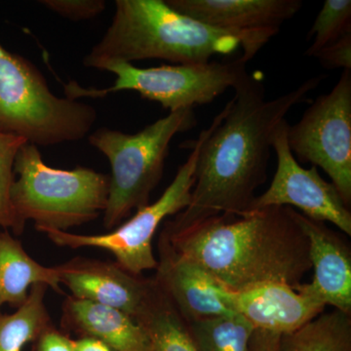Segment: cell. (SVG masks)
Instances as JSON below:
<instances>
[{
  "label": "cell",
  "mask_w": 351,
  "mask_h": 351,
  "mask_svg": "<svg viewBox=\"0 0 351 351\" xmlns=\"http://www.w3.org/2000/svg\"><path fill=\"white\" fill-rule=\"evenodd\" d=\"M323 80L324 75L314 76L265 100L263 73L248 71L201 145L191 203L165 226L180 228L213 215L249 212L256 191L267 181L277 129L293 108L309 101Z\"/></svg>",
  "instance_id": "cell-1"
},
{
  "label": "cell",
  "mask_w": 351,
  "mask_h": 351,
  "mask_svg": "<svg viewBox=\"0 0 351 351\" xmlns=\"http://www.w3.org/2000/svg\"><path fill=\"white\" fill-rule=\"evenodd\" d=\"M294 209L269 207L218 214L162 233L180 255L237 292L257 284L297 286L311 270L308 241Z\"/></svg>",
  "instance_id": "cell-2"
},
{
  "label": "cell",
  "mask_w": 351,
  "mask_h": 351,
  "mask_svg": "<svg viewBox=\"0 0 351 351\" xmlns=\"http://www.w3.org/2000/svg\"><path fill=\"white\" fill-rule=\"evenodd\" d=\"M112 24L83 60L86 68L99 69L108 61L133 63L165 60L176 64L210 62L241 48L248 63L277 29L223 31L191 19L171 8L165 0H117Z\"/></svg>",
  "instance_id": "cell-3"
},
{
  "label": "cell",
  "mask_w": 351,
  "mask_h": 351,
  "mask_svg": "<svg viewBox=\"0 0 351 351\" xmlns=\"http://www.w3.org/2000/svg\"><path fill=\"white\" fill-rule=\"evenodd\" d=\"M11 189L14 211L22 223L34 221L36 230L69 232L93 221L107 208L110 176L91 168L58 169L44 162L36 145H22Z\"/></svg>",
  "instance_id": "cell-4"
},
{
  "label": "cell",
  "mask_w": 351,
  "mask_h": 351,
  "mask_svg": "<svg viewBox=\"0 0 351 351\" xmlns=\"http://www.w3.org/2000/svg\"><path fill=\"white\" fill-rule=\"evenodd\" d=\"M97 119L96 108L56 96L32 62L0 43V133L51 147L88 137Z\"/></svg>",
  "instance_id": "cell-5"
},
{
  "label": "cell",
  "mask_w": 351,
  "mask_h": 351,
  "mask_svg": "<svg viewBox=\"0 0 351 351\" xmlns=\"http://www.w3.org/2000/svg\"><path fill=\"white\" fill-rule=\"evenodd\" d=\"M197 124L191 108L171 112L137 134L101 127L88 135V142L110 162V191L103 223L112 230L134 210L147 206L162 178L170 144L177 134Z\"/></svg>",
  "instance_id": "cell-6"
},
{
  "label": "cell",
  "mask_w": 351,
  "mask_h": 351,
  "mask_svg": "<svg viewBox=\"0 0 351 351\" xmlns=\"http://www.w3.org/2000/svg\"><path fill=\"white\" fill-rule=\"evenodd\" d=\"M241 57L232 62H208L197 64H162L141 69L121 61L101 64L100 71L114 73V84L106 89L80 86L77 82L64 85V94L71 100L104 98L121 91H135L143 99L156 101L169 112L207 105L234 88L247 73Z\"/></svg>",
  "instance_id": "cell-7"
},
{
  "label": "cell",
  "mask_w": 351,
  "mask_h": 351,
  "mask_svg": "<svg viewBox=\"0 0 351 351\" xmlns=\"http://www.w3.org/2000/svg\"><path fill=\"white\" fill-rule=\"evenodd\" d=\"M210 131L211 125L201 132L195 141L182 144L191 152L186 162L180 166L169 186L158 199L140 208L125 223L103 234H77L53 230L40 232L45 233L50 241L63 248H97L110 252L114 256L115 263L134 276L156 269L157 258L152 240L166 218L179 214L191 203L198 154Z\"/></svg>",
  "instance_id": "cell-8"
},
{
  "label": "cell",
  "mask_w": 351,
  "mask_h": 351,
  "mask_svg": "<svg viewBox=\"0 0 351 351\" xmlns=\"http://www.w3.org/2000/svg\"><path fill=\"white\" fill-rule=\"evenodd\" d=\"M288 145L301 162L320 167L332 180L346 206L351 205V69L321 95L288 127Z\"/></svg>",
  "instance_id": "cell-9"
},
{
  "label": "cell",
  "mask_w": 351,
  "mask_h": 351,
  "mask_svg": "<svg viewBox=\"0 0 351 351\" xmlns=\"http://www.w3.org/2000/svg\"><path fill=\"white\" fill-rule=\"evenodd\" d=\"M288 127L285 119L277 129L272 144L277 158L274 179L263 195L256 196L249 211L295 207L307 218L331 223L350 237V208L346 206L336 186L321 177L315 166L306 169L295 160L288 145Z\"/></svg>",
  "instance_id": "cell-10"
},
{
  "label": "cell",
  "mask_w": 351,
  "mask_h": 351,
  "mask_svg": "<svg viewBox=\"0 0 351 351\" xmlns=\"http://www.w3.org/2000/svg\"><path fill=\"white\" fill-rule=\"evenodd\" d=\"M158 249L154 280L186 323L235 314L232 291L199 265L177 253L162 232Z\"/></svg>",
  "instance_id": "cell-11"
},
{
  "label": "cell",
  "mask_w": 351,
  "mask_h": 351,
  "mask_svg": "<svg viewBox=\"0 0 351 351\" xmlns=\"http://www.w3.org/2000/svg\"><path fill=\"white\" fill-rule=\"evenodd\" d=\"M60 283L75 299L119 309L137 319L156 288L154 278L134 276L117 263L75 258L57 265Z\"/></svg>",
  "instance_id": "cell-12"
},
{
  "label": "cell",
  "mask_w": 351,
  "mask_h": 351,
  "mask_svg": "<svg viewBox=\"0 0 351 351\" xmlns=\"http://www.w3.org/2000/svg\"><path fill=\"white\" fill-rule=\"evenodd\" d=\"M293 214L308 241L309 260L313 270L311 282L295 287L325 306L351 314L350 246L326 223L307 218L295 209Z\"/></svg>",
  "instance_id": "cell-13"
},
{
  "label": "cell",
  "mask_w": 351,
  "mask_h": 351,
  "mask_svg": "<svg viewBox=\"0 0 351 351\" xmlns=\"http://www.w3.org/2000/svg\"><path fill=\"white\" fill-rule=\"evenodd\" d=\"M232 302L234 313L255 330L279 336L295 331L326 308L295 286L276 281L232 291Z\"/></svg>",
  "instance_id": "cell-14"
},
{
  "label": "cell",
  "mask_w": 351,
  "mask_h": 351,
  "mask_svg": "<svg viewBox=\"0 0 351 351\" xmlns=\"http://www.w3.org/2000/svg\"><path fill=\"white\" fill-rule=\"evenodd\" d=\"M177 12L202 24L232 32L277 29L292 19L302 0H165Z\"/></svg>",
  "instance_id": "cell-15"
},
{
  "label": "cell",
  "mask_w": 351,
  "mask_h": 351,
  "mask_svg": "<svg viewBox=\"0 0 351 351\" xmlns=\"http://www.w3.org/2000/svg\"><path fill=\"white\" fill-rule=\"evenodd\" d=\"M61 325L64 332L100 339L117 351H147L144 329L114 307L69 295L62 307Z\"/></svg>",
  "instance_id": "cell-16"
},
{
  "label": "cell",
  "mask_w": 351,
  "mask_h": 351,
  "mask_svg": "<svg viewBox=\"0 0 351 351\" xmlns=\"http://www.w3.org/2000/svg\"><path fill=\"white\" fill-rule=\"evenodd\" d=\"M36 284H45L62 293L56 267L39 263L27 254L19 240L0 228V309L4 304L19 308Z\"/></svg>",
  "instance_id": "cell-17"
},
{
  "label": "cell",
  "mask_w": 351,
  "mask_h": 351,
  "mask_svg": "<svg viewBox=\"0 0 351 351\" xmlns=\"http://www.w3.org/2000/svg\"><path fill=\"white\" fill-rule=\"evenodd\" d=\"M136 321L147 336V351H200L188 323L157 283L151 301Z\"/></svg>",
  "instance_id": "cell-18"
},
{
  "label": "cell",
  "mask_w": 351,
  "mask_h": 351,
  "mask_svg": "<svg viewBox=\"0 0 351 351\" xmlns=\"http://www.w3.org/2000/svg\"><path fill=\"white\" fill-rule=\"evenodd\" d=\"M278 351H351V314L323 311L279 338Z\"/></svg>",
  "instance_id": "cell-19"
},
{
  "label": "cell",
  "mask_w": 351,
  "mask_h": 351,
  "mask_svg": "<svg viewBox=\"0 0 351 351\" xmlns=\"http://www.w3.org/2000/svg\"><path fill=\"white\" fill-rule=\"evenodd\" d=\"M48 288L45 284L32 286L27 301L15 313L0 314V351H22L53 324L44 302Z\"/></svg>",
  "instance_id": "cell-20"
},
{
  "label": "cell",
  "mask_w": 351,
  "mask_h": 351,
  "mask_svg": "<svg viewBox=\"0 0 351 351\" xmlns=\"http://www.w3.org/2000/svg\"><path fill=\"white\" fill-rule=\"evenodd\" d=\"M200 351H252L255 328L239 314L188 323Z\"/></svg>",
  "instance_id": "cell-21"
},
{
  "label": "cell",
  "mask_w": 351,
  "mask_h": 351,
  "mask_svg": "<svg viewBox=\"0 0 351 351\" xmlns=\"http://www.w3.org/2000/svg\"><path fill=\"white\" fill-rule=\"evenodd\" d=\"M348 34H351L350 0H326L307 34V39L313 43L306 51V56L313 57Z\"/></svg>",
  "instance_id": "cell-22"
},
{
  "label": "cell",
  "mask_w": 351,
  "mask_h": 351,
  "mask_svg": "<svg viewBox=\"0 0 351 351\" xmlns=\"http://www.w3.org/2000/svg\"><path fill=\"white\" fill-rule=\"evenodd\" d=\"M27 143L17 136L0 133V228L22 234L25 223L20 221L11 202V189L16 176L14 164L22 145Z\"/></svg>",
  "instance_id": "cell-23"
},
{
  "label": "cell",
  "mask_w": 351,
  "mask_h": 351,
  "mask_svg": "<svg viewBox=\"0 0 351 351\" xmlns=\"http://www.w3.org/2000/svg\"><path fill=\"white\" fill-rule=\"evenodd\" d=\"M39 3L71 21L94 19L107 8V2L104 0H41Z\"/></svg>",
  "instance_id": "cell-24"
},
{
  "label": "cell",
  "mask_w": 351,
  "mask_h": 351,
  "mask_svg": "<svg viewBox=\"0 0 351 351\" xmlns=\"http://www.w3.org/2000/svg\"><path fill=\"white\" fill-rule=\"evenodd\" d=\"M326 69H351V34L341 36L313 56Z\"/></svg>",
  "instance_id": "cell-25"
},
{
  "label": "cell",
  "mask_w": 351,
  "mask_h": 351,
  "mask_svg": "<svg viewBox=\"0 0 351 351\" xmlns=\"http://www.w3.org/2000/svg\"><path fill=\"white\" fill-rule=\"evenodd\" d=\"M32 348L34 351H75L73 339L53 324L39 335L32 343Z\"/></svg>",
  "instance_id": "cell-26"
},
{
  "label": "cell",
  "mask_w": 351,
  "mask_h": 351,
  "mask_svg": "<svg viewBox=\"0 0 351 351\" xmlns=\"http://www.w3.org/2000/svg\"><path fill=\"white\" fill-rule=\"evenodd\" d=\"M280 336L274 332L255 330L252 337V351H278Z\"/></svg>",
  "instance_id": "cell-27"
},
{
  "label": "cell",
  "mask_w": 351,
  "mask_h": 351,
  "mask_svg": "<svg viewBox=\"0 0 351 351\" xmlns=\"http://www.w3.org/2000/svg\"><path fill=\"white\" fill-rule=\"evenodd\" d=\"M73 348L75 351H117L100 339L90 337H78L73 339Z\"/></svg>",
  "instance_id": "cell-28"
}]
</instances>
